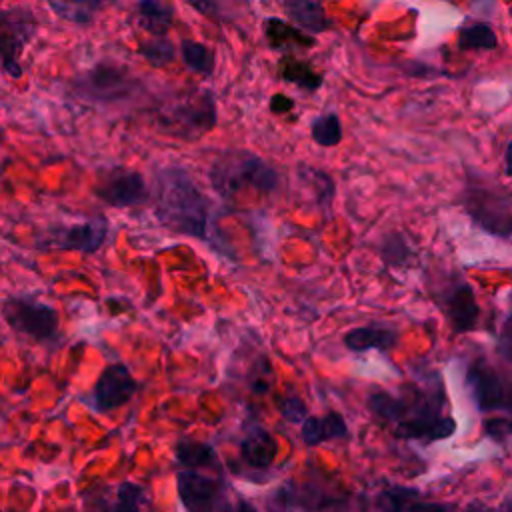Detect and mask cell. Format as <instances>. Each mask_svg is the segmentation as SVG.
<instances>
[{"label":"cell","mask_w":512,"mask_h":512,"mask_svg":"<svg viewBox=\"0 0 512 512\" xmlns=\"http://www.w3.org/2000/svg\"><path fill=\"white\" fill-rule=\"evenodd\" d=\"M366 404L376 418L394 424V436L402 440L436 442L456 432V420L442 412L446 404L442 388L424 390L406 386L400 394L380 390L372 392Z\"/></svg>","instance_id":"1"},{"label":"cell","mask_w":512,"mask_h":512,"mask_svg":"<svg viewBox=\"0 0 512 512\" xmlns=\"http://www.w3.org/2000/svg\"><path fill=\"white\" fill-rule=\"evenodd\" d=\"M154 210L168 230L212 242L210 202L182 166H164L156 172Z\"/></svg>","instance_id":"2"},{"label":"cell","mask_w":512,"mask_h":512,"mask_svg":"<svg viewBox=\"0 0 512 512\" xmlns=\"http://www.w3.org/2000/svg\"><path fill=\"white\" fill-rule=\"evenodd\" d=\"M208 180L220 198L230 200L244 188H254L264 194L274 192L280 184V174L256 152L230 148L214 158L208 168Z\"/></svg>","instance_id":"3"},{"label":"cell","mask_w":512,"mask_h":512,"mask_svg":"<svg viewBox=\"0 0 512 512\" xmlns=\"http://www.w3.org/2000/svg\"><path fill=\"white\" fill-rule=\"evenodd\" d=\"M464 212L484 232L502 240L512 232V200L510 192L488 174L468 168L462 190Z\"/></svg>","instance_id":"4"},{"label":"cell","mask_w":512,"mask_h":512,"mask_svg":"<svg viewBox=\"0 0 512 512\" xmlns=\"http://www.w3.org/2000/svg\"><path fill=\"white\" fill-rule=\"evenodd\" d=\"M218 122V108L212 90L178 94L158 110V124L180 140H198Z\"/></svg>","instance_id":"5"},{"label":"cell","mask_w":512,"mask_h":512,"mask_svg":"<svg viewBox=\"0 0 512 512\" xmlns=\"http://www.w3.org/2000/svg\"><path fill=\"white\" fill-rule=\"evenodd\" d=\"M72 90L82 100L112 106L142 92V82L122 64L98 62L72 80Z\"/></svg>","instance_id":"6"},{"label":"cell","mask_w":512,"mask_h":512,"mask_svg":"<svg viewBox=\"0 0 512 512\" xmlns=\"http://www.w3.org/2000/svg\"><path fill=\"white\" fill-rule=\"evenodd\" d=\"M176 484L186 512H234L222 478H212L186 468L178 472Z\"/></svg>","instance_id":"7"},{"label":"cell","mask_w":512,"mask_h":512,"mask_svg":"<svg viewBox=\"0 0 512 512\" xmlns=\"http://www.w3.org/2000/svg\"><path fill=\"white\" fill-rule=\"evenodd\" d=\"M36 18L24 8L0 10V64L12 78L22 76L20 54L36 34Z\"/></svg>","instance_id":"8"},{"label":"cell","mask_w":512,"mask_h":512,"mask_svg":"<svg viewBox=\"0 0 512 512\" xmlns=\"http://www.w3.org/2000/svg\"><path fill=\"white\" fill-rule=\"evenodd\" d=\"M466 386L480 412L510 410L508 384L500 372L482 356L474 358L466 368Z\"/></svg>","instance_id":"9"},{"label":"cell","mask_w":512,"mask_h":512,"mask_svg":"<svg viewBox=\"0 0 512 512\" xmlns=\"http://www.w3.org/2000/svg\"><path fill=\"white\" fill-rule=\"evenodd\" d=\"M6 322L36 340H48L58 330V314L52 306L28 298H10L2 306Z\"/></svg>","instance_id":"10"},{"label":"cell","mask_w":512,"mask_h":512,"mask_svg":"<svg viewBox=\"0 0 512 512\" xmlns=\"http://www.w3.org/2000/svg\"><path fill=\"white\" fill-rule=\"evenodd\" d=\"M96 196L114 208L140 206L150 198L144 176L130 168H112L96 186Z\"/></svg>","instance_id":"11"},{"label":"cell","mask_w":512,"mask_h":512,"mask_svg":"<svg viewBox=\"0 0 512 512\" xmlns=\"http://www.w3.org/2000/svg\"><path fill=\"white\" fill-rule=\"evenodd\" d=\"M138 390V382L130 374V370L124 364H110L102 370L98 376L94 390H92V402L94 408L100 412H110L120 406H124Z\"/></svg>","instance_id":"12"},{"label":"cell","mask_w":512,"mask_h":512,"mask_svg":"<svg viewBox=\"0 0 512 512\" xmlns=\"http://www.w3.org/2000/svg\"><path fill=\"white\" fill-rule=\"evenodd\" d=\"M442 310L456 334L470 332L476 328L480 318V306L476 294L466 280H458L448 286L442 296Z\"/></svg>","instance_id":"13"},{"label":"cell","mask_w":512,"mask_h":512,"mask_svg":"<svg viewBox=\"0 0 512 512\" xmlns=\"http://www.w3.org/2000/svg\"><path fill=\"white\" fill-rule=\"evenodd\" d=\"M108 236V220L104 216H94L84 222L64 226L54 232V244L62 250H78L92 254L100 250Z\"/></svg>","instance_id":"14"},{"label":"cell","mask_w":512,"mask_h":512,"mask_svg":"<svg viewBox=\"0 0 512 512\" xmlns=\"http://www.w3.org/2000/svg\"><path fill=\"white\" fill-rule=\"evenodd\" d=\"M262 30H264V38H266L268 46L272 50H278L284 54H292L296 50H306L316 44V38L312 34H308L302 28H298L296 24H290L276 16L266 18L262 24Z\"/></svg>","instance_id":"15"},{"label":"cell","mask_w":512,"mask_h":512,"mask_svg":"<svg viewBox=\"0 0 512 512\" xmlns=\"http://www.w3.org/2000/svg\"><path fill=\"white\" fill-rule=\"evenodd\" d=\"M300 436L304 444L318 446L326 440L348 438L350 430L340 412H326L324 416H306L300 422Z\"/></svg>","instance_id":"16"},{"label":"cell","mask_w":512,"mask_h":512,"mask_svg":"<svg viewBox=\"0 0 512 512\" xmlns=\"http://www.w3.org/2000/svg\"><path fill=\"white\" fill-rule=\"evenodd\" d=\"M240 454L246 464L258 470H266L272 466L278 454L276 438L262 426H252L246 436L240 440Z\"/></svg>","instance_id":"17"},{"label":"cell","mask_w":512,"mask_h":512,"mask_svg":"<svg viewBox=\"0 0 512 512\" xmlns=\"http://www.w3.org/2000/svg\"><path fill=\"white\" fill-rule=\"evenodd\" d=\"M286 16L304 32L320 34L332 26L320 0H278Z\"/></svg>","instance_id":"18"},{"label":"cell","mask_w":512,"mask_h":512,"mask_svg":"<svg viewBox=\"0 0 512 512\" xmlns=\"http://www.w3.org/2000/svg\"><path fill=\"white\" fill-rule=\"evenodd\" d=\"M398 342V330L390 326H358L346 332L344 344L352 352H368V350H392Z\"/></svg>","instance_id":"19"},{"label":"cell","mask_w":512,"mask_h":512,"mask_svg":"<svg viewBox=\"0 0 512 512\" xmlns=\"http://www.w3.org/2000/svg\"><path fill=\"white\" fill-rule=\"evenodd\" d=\"M136 18L152 36H166L174 24V6L166 0H138Z\"/></svg>","instance_id":"20"},{"label":"cell","mask_w":512,"mask_h":512,"mask_svg":"<svg viewBox=\"0 0 512 512\" xmlns=\"http://www.w3.org/2000/svg\"><path fill=\"white\" fill-rule=\"evenodd\" d=\"M116 0H48V6L56 16L72 24H90L100 12L112 6Z\"/></svg>","instance_id":"21"},{"label":"cell","mask_w":512,"mask_h":512,"mask_svg":"<svg viewBox=\"0 0 512 512\" xmlns=\"http://www.w3.org/2000/svg\"><path fill=\"white\" fill-rule=\"evenodd\" d=\"M278 76L284 82L294 84L306 92H316L322 86V74L318 70H314V66L310 62L300 60L294 54H284L280 58Z\"/></svg>","instance_id":"22"},{"label":"cell","mask_w":512,"mask_h":512,"mask_svg":"<svg viewBox=\"0 0 512 512\" xmlns=\"http://www.w3.org/2000/svg\"><path fill=\"white\" fill-rule=\"evenodd\" d=\"M176 460L188 468V470H196V468H220L218 464V456L214 452V448L208 442H200V440H188L182 438L176 444Z\"/></svg>","instance_id":"23"},{"label":"cell","mask_w":512,"mask_h":512,"mask_svg":"<svg viewBox=\"0 0 512 512\" xmlns=\"http://www.w3.org/2000/svg\"><path fill=\"white\" fill-rule=\"evenodd\" d=\"M180 54H182L184 64L194 74H200V76H212L214 74L216 54H214V50L210 46L186 38V40L180 42Z\"/></svg>","instance_id":"24"},{"label":"cell","mask_w":512,"mask_h":512,"mask_svg":"<svg viewBox=\"0 0 512 512\" xmlns=\"http://www.w3.org/2000/svg\"><path fill=\"white\" fill-rule=\"evenodd\" d=\"M456 44L460 50H496L498 36L486 22L466 24L458 30Z\"/></svg>","instance_id":"25"},{"label":"cell","mask_w":512,"mask_h":512,"mask_svg":"<svg viewBox=\"0 0 512 512\" xmlns=\"http://www.w3.org/2000/svg\"><path fill=\"white\" fill-rule=\"evenodd\" d=\"M312 140L322 148H332L342 142V122L338 112H326L312 120L310 124Z\"/></svg>","instance_id":"26"},{"label":"cell","mask_w":512,"mask_h":512,"mask_svg":"<svg viewBox=\"0 0 512 512\" xmlns=\"http://www.w3.org/2000/svg\"><path fill=\"white\" fill-rule=\"evenodd\" d=\"M140 56L154 68H162L174 62L176 58V46L166 36H154L150 40H144L140 44Z\"/></svg>","instance_id":"27"},{"label":"cell","mask_w":512,"mask_h":512,"mask_svg":"<svg viewBox=\"0 0 512 512\" xmlns=\"http://www.w3.org/2000/svg\"><path fill=\"white\" fill-rule=\"evenodd\" d=\"M418 494L420 492L416 488H410V486H390V488L380 490V494L376 498V504H378L380 512H400L402 506Z\"/></svg>","instance_id":"28"},{"label":"cell","mask_w":512,"mask_h":512,"mask_svg":"<svg viewBox=\"0 0 512 512\" xmlns=\"http://www.w3.org/2000/svg\"><path fill=\"white\" fill-rule=\"evenodd\" d=\"M144 488L134 482H122L116 488V500L110 512H140Z\"/></svg>","instance_id":"29"},{"label":"cell","mask_w":512,"mask_h":512,"mask_svg":"<svg viewBox=\"0 0 512 512\" xmlns=\"http://www.w3.org/2000/svg\"><path fill=\"white\" fill-rule=\"evenodd\" d=\"M412 250L400 232H392L382 240V260L388 266H400L410 258Z\"/></svg>","instance_id":"30"},{"label":"cell","mask_w":512,"mask_h":512,"mask_svg":"<svg viewBox=\"0 0 512 512\" xmlns=\"http://www.w3.org/2000/svg\"><path fill=\"white\" fill-rule=\"evenodd\" d=\"M278 412L282 414L284 420H288L292 424H300L308 416V406L300 396L288 394L278 400Z\"/></svg>","instance_id":"31"},{"label":"cell","mask_w":512,"mask_h":512,"mask_svg":"<svg viewBox=\"0 0 512 512\" xmlns=\"http://www.w3.org/2000/svg\"><path fill=\"white\" fill-rule=\"evenodd\" d=\"M400 512H456L452 504L444 502H430V500H420V494L410 498Z\"/></svg>","instance_id":"32"},{"label":"cell","mask_w":512,"mask_h":512,"mask_svg":"<svg viewBox=\"0 0 512 512\" xmlns=\"http://www.w3.org/2000/svg\"><path fill=\"white\" fill-rule=\"evenodd\" d=\"M484 432L496 442H506L510 436V420L508 418H488L484 422Z\"/></svg>","instance_id":"33"},{"label":"cell","mask_w":512,"mask_h":512,"mask_svg":"<svg viewBox=\"0 0 512 512\" xmlns=\"http://www.w3.org/2000/svg\"><path fill=\"white\" fill-rule=\"evenodd\" d=\"M294 108V100L288 98L286 94H274L270 98V112L272 114H286Z\"/></svg>","instance_id":"34"},{"label":"cell","mask_w":512,"mask_h":512,"mask_svg":"<svg viewBox=\"0 0 512 512\" xmlns=\"http://www.w3.org/2000/svg\"><path fill=\"white\" fill-rule=\"evenodd\" d=\"M194 10L208 18H218V2L216 0H186Z\"/></svg>","instance_id":"35"},{"label":"cell","mask_w":512,"mask_h":512,"mask_svg":"<svg viewBox=\"0 0 512 512\" xmlns=\"http://www.w3.org/2000/svg\"><path fill=\"white\" fill-rule=\"evenodd\" d=\"M464 512H508V504L502 510H496L492 506H486L484 502H472V504H468V508Z\"/></svg>","instance_id":"36"},{"label":"cell","mask_w":512,"mask_h":512,"mask_svg":"<svg viewBox=\"0 0 512 512\" xmlns=\"http://www.w3.org/2000/svg\"><path fill=\"white\" fill-rule=\"evenodd\" d=\"M234 512H258V510H256L248 500H240V502L236 504Z\"/></svg>","instance_id":"37"},{"label":"cell","mask_w":512,"mask_h":512,"mask_svg":"<svg viewBox=\"0 0 512 512\" xmlns=\"http://www.w3.org/2000/svg\"><path fill=\"white\" fill-rule=\"evenodd\" d=\"M504 172L506 176H510V142L504 148Z\"/></svg>","instance_id":"38"}]
</instances>
